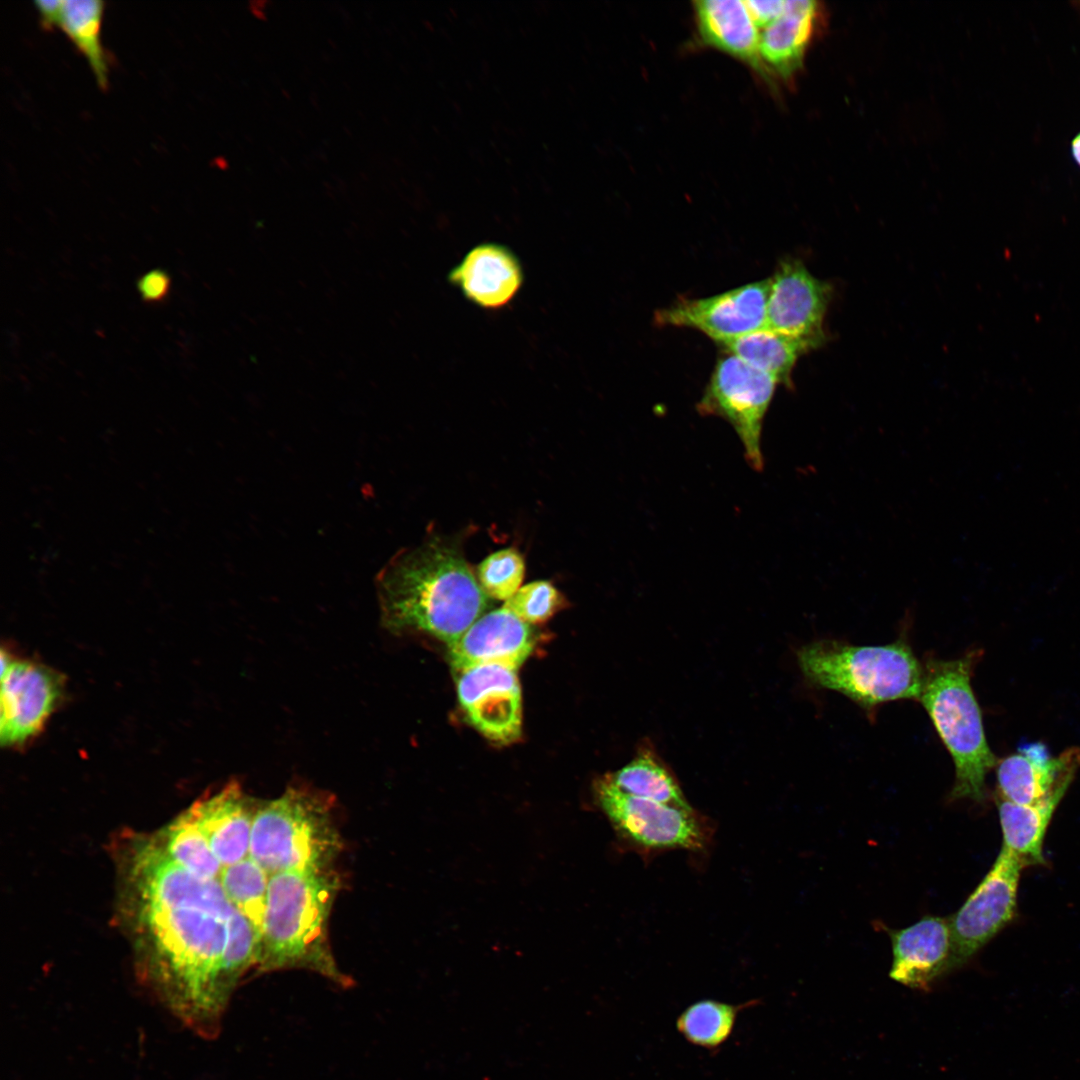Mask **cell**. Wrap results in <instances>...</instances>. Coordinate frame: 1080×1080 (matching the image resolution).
<instances>
[{"instance_id":"83f0119b","label":"cell","mask_w":1080,"mask_h":1080,"mask_svg":"<svg viewBox=\"0 0 1080 1080\" xmlns=\"http://www.w3.org/2000/svg\"><path fill=\"white\" fill-rule=\"evenodd\" d=\"M137 286L144 301L159 302L168 295L170 278L165 271L155 269L142 275Z\"/></svg>"},{"instance_id":"f546056e","label":"cell","mask_w":1080,"mask_h":1080,"mask_svg":"<svg viewBox=\"0 0 1080 1080\" xmlns=\"http://www.w3.org/2000/svg\"><path fill=\"white\" fill-rule=\"evenodd\" d=\"M34 6L40 17V25L45 30L61 24L63 0H37Z\"/></svg>"},{"instance_id":"9a60e30c","label":"cell","mask_w":1080,"mask_h":1080,"mask_svg":"<svg viewBox=\"0 0 1080 1080\" xmlns=\"http://www.w3.org/2000/svg\"><path fill=\"white\" fill-rule=\"evenodd\" d=\"M449 282L472 304L496 311L519 294L524 272L517 255L507 246L483 242L472 247L448 274Z\"/></svg>"},{"instance_id":"7402d4cb","label":"cell","mask_w":1080,"mask_h":1080,"mask_svg":"<svg viewBox=\"0 0 1080 1080\" xmlns=\"http://www.w3.org/2000/svg\"><path fill=\"white\" fill-rule=\"evenodd\" d=\"M749 365L774 377L792 389V372L800 356L818 347L812 342L786 336L766 327L743 335L723 345Z\"/></svg>"},{"instance_id":"2e32d148","label":"cell","mask_w":1080,"mask_h":1080,"mask_svg":"<svg viewBox=\"0 0 1080 1080\" xmlns=\"http://www.w3.org/2000/svg\"><path fill=\"white\" fill-rule=\"evenodd\" d=\"M893 961L889 973L896 982L918 990L951 970L949 920L927 915L911 926L890 930Z\"/></svg>"},{"instance_id":"603a6c76","label":"cell","mask_w":1080,"mask_h":1080,"mask_svg":"<svg viewBox=\"0 0 1080 1080\" xmlns=\"http://www.w3.org/2000/svg\"><path fill=\"white\" fill-rule=\"evenodd\" d=\"M757 1004L758 1000L731 1004L702 999L690 1004L678 1015L675 1027L688 1043L712 1052L731 1037L739 1013Z\"/></svg>"},{"instance_id":"5b68a950","label":"cell","mask_w":1080,"mask_h":1080,"mask_svg":"<svg viewBox=\"0 0 1080 1080\" xmlns=\"http://www.w3.org/2000/svg\"><path fill=\"white\" fill-rule=\"evenodd\" d=\"M333 800L306 787H289L258 805L249 857L269 875L287 870H327L341 849Z\"/></svg>"},{"instance_id":"484cf974","label":"cell","mask_w":1080,"mask_h":1080,"mask_svg":"<svg viewBox=\"0 0 1080 1080\" xmlns=\"http://www.w3.org/2000/svg\"><path fill=\"white\" fill-rule=\"evenodd\" d=\"M474 571L480 587L490 599L507 601L520 589L526 564L519 550L507 547L489 554Z\"/></svg>"},{"instance_id":"277c9868","label":"cell","mask_w":1080,"mask_h":1080,"mask_svg":"<svg viewBox=\"0 0 1080 1080\" xmlns=\"http://www.w3.org/2000/svg\"><path fill=\"white\" fill-rule=\"evenodd\" d=\"M805 679L849 698L866 711L886 702L919 699L924 667L909 644L853 645L818 640L797 651Z\"/></svg>"},{"instance_id":"6da1fadb","label":"cell","mask_w":1080,"mask_h":1080,"mask_svg":"<svg viewBox=\"0 0 1080 1080\" xmlns=\"http://www.w3.org/2000/svg\"><path fill=\"white\" fill-rule=\"evenodd\" d=\"M384 626L453 645L489 607L461 542L431 533L397 553L376 579Z\"/></svg>"},{"instance_id":"7a4b0ae2","label":"cell","mask_w":1080,"mask_h":1080,"mask_svg":"<svg viewBox=\"0 0 1080 1080\" xmlns=\"http://www.w3.org/2000/svg\"><path fill=\"white\" fill-rule=\"evenodd\" d=\"M338 889L333 871L287 870L269 876L257 969H310L337 984L350 979L328 942V919Z\"/></svg>"},{"instance_id":"1f68e13d","label":"cell","mask_w":1080,"mask_h":1080,"mask_svg":"<svg viewBox=\"0 0 1080 1080\" xmlns=\"http://www.w3.org/2000/svg\"><path fill=\"white\" fill-rule=\"evenodd\" d=\"M1078 5L1080 6V2H1078Z\"/></svg>"},{"instance_id":"f1b7e54d","label":"cell","mask_w":1080,"mask_h":1080,"mask_svg":"<svg viewBox=\"0 0 1080 1080\" xmlns=\"http://www.w3.org/2000/svg\"><path fill=\"white\" fill-rule=\"evenodd\" d=\"M744 2L755 25L762 28H766L782 14L786 3L783 0H748Z\"/></svg>"},{"instance_id":"4fadbf2b","label":"cell","mask_w":1080,"mask_h":1080,"mask_svg":"<svg viewBox=\"0 0 1080 1080\" xmlns=\"http://www.w3.org/2000/svg\"><path fill=\"white\" fill-rule=\"evenodd\" d=\"M536 634L532 625L504 606L484 613L449 647L455 671L482 664L517 668L532 653Z\"/></svg>"},{"instance_id":"ba28073f","label":"cell","mask_w":1080,"mask_h":1080,"mask_svg":"<svg viewBox=\"0 0 1080 1080\" xmlns=\"http://www.w3.org/2000/svg\"><path fill=\"white\" fill-rule=\"evenodd\" d=\"M1024 867L1022 860L1002 847L987 874L948 919L951 970L966 964L1015 918Z\"/></svg>"},{"instance_id":"9c48e42d","label":"cell","mask_w":1080,"mask_h":1080,"mask_svg":"<svg viewBox=\"0 0 1080 1080\" xmlns=\"http://www.w3.org/2000/svg\"><path fill=\"white\" fill-rule=\"evenodd\" d=\"M769 278L704 298L680 297L654 314L658 327L700 331L723 345L766 325Z\"/></svg>"},{"instance_id":"4316f807","label":"cell","mask_w":1080,"mask_h":1080,"mask_svg":"<svg viewBox=\"0 0 1080 1080\" xmlns=\"http://www.w3.org/2000/svg\"><path fill=\"white\" fill-rule=\"evenodd\" d=\"M562 593L549 581L530 582L504 603V607L530 625L546 622L566 606Z\"/></svg>"},{"instance_id":"d6986e66","label":"cell","mask_w":1080,"mask_h":1080,"mask_svg":"<svg viewBox=\"0 0 1080 1080\" xmlns=\"http://www.w3.org/2000/svg\"><path fill=\"white\" fill-rule=\"evenodd\" d=\"M817 2L786 1L782 14L764 28L760 35V57L764 64L782 78H790L802 65L816 29Z\"/></svg>"},{"instance_id":"30bf717a","label":"cell","mask_w":1080,"mask_h":1080,"mask_svg":"<svg viewBox=\"0 0 1080 1080\" xmlns=\"http://www.w3.org/2000/svg\"><path fill=\"white\" fill-rule=\"evenodd\" d=\"M456 672L458 700L472 726L499 744L518 740L522 696L517 668L482 664Z\"/></svg>"},{"instance_id":"44dd1931","label":"cell","mask_w":1080,"mask_h":1080,"mask_svg":"<svg viewBox=\"0 0 1080 1080\" xmlns=\"http://www.w3.org/2000/svg\"><path fill=\"white\" fill-rule=\"evenodd\" d=\"M606 776L621 791L662 804L692 808L671 769L649 741L641 743L634 757Z\"/></svg>"},{"instance_id":"3957f363","label":"cell","mask_w":1080,"mask_h":1080,"mask_svg":"<svg viewBox=\"0 0 1080 1080\" xmlns=\"http://www.w3.org/2000/svg\"><path fill=\"white\" fill-rule=\"evenodd\" d=\"M979 656L978 651H971L952 660L931 658L923 666L918 700L953 760L955 781L950 793L953 800L983 802L987 797L986 776L999 761L987 742L981 709L971 685Z\"/></svg>"},{"instance_id":"4dcf8cb0","label":"cell","mask_w":1080,"mask_h":1080,"mask_svg":"<svg viewBox=\"0 0 1080 1080\" xmlns=\"http://www.w3.org/2000/svg\"><path fill=\"white\" fill-rule=\"evenodd\" d=\"M1071 154L1074 161L1080 167V132L1073 138L1071 142Z\"/></svg>"},{"instance_id":"52a82bcc","label":"cell","mask_w":1080,"mask_h":1080,"mask_svg":"<svg viewBox=\"0 0 1080 1080\" xmlns=\"http://www.w3.org/2000/svg\"><path fill=\"white\" fill-rule=\"evenodd\" d=\"M778 384L771 375L725 352L696 405L699 414L722 418L733 427L747 463L758 472L764 466L763 422Z\"/></svg>"},{"instance_id":"cb8c5ba5","label":"cell","mask_w":1080,"mask_h":1080,"mask_svg":"<svg viewBox=\"0 0 1080 1080\" xmlns=\"http://www.w3.org/2000/svg\"><path fill=\"white\" fill-rule=\"evenodd\" d=\"M104 3L101 0H63L60 27L85 56L98 86L108 84V68L100 42Z\"/></svg>"},{"instance_id":"7c38bea8","label":"cell","mask_w":1080,"mask_h":1080,"mask_svg":"<svg viewBox=\"0 0 1080 1080\" xmlns=\"http://www.w3.org/2000/svg\"><path fill=\"white\" fill-rule=\"evenodd\" d=\"M1 720L3 745H18L36 735L55 709L62 680L48 668L1 655Z\"/></svg>"},{"instance_id":"5bb4252c","label":"cell","mask_w":1080,"mask_h":1080,"mask_svg":"<svg viewBox=\"0 0 1080 1080\" xmlns=\"http://www.w3.org/2000/svg\"><path fill=\"white\" fill-rule=\"evenodd\" d=\"M1079 767L1080 747L1067 748L1052 757L1043 743L1023 744L1018 752L999 760L995 767L999 799L1017 804L1036 803L1064 783H1072Z\"/></svg>"},{"instance_id":"d4e9b609","label":"cell","mask_w":1080,"mask_h":1080,"mask_svg":"<svg viewBox=\"0 0 1080 1080\" xmlns=\"http://www.w3.org/2000/svg\"><path fill=\"white\" fill-rule=\"evenodd\" d=\"M269 876L249 856L233 864H222L219 873L229 901L251 922L259 935L266 909Z\"/></svg>"},{"instance_id":"8992f818","label":"cell","mask_w":1080,"mask_h":1080,"mask_svg":"<svg viewBox=\"0 0 1080 1080\" xmlns=\"http://www.w3.org/2000/svg\"><path fill=\"white\" fill-rule=\"evenodd\" d=\"M595 799L621 843L641 856L672 850L700 852L714 833L710 819L680 808L624 793L604 775L594 783Z\"/></svg>"},{"instance_id":"e0dca14e","label":"cell","mask_w":1080,"mask_h":1080,"mask_svg":"<svg viewBox=\"0 0 1080 1080\" xmlns=\"http://www.w3.org/2000/svg\"><path fill=\"white\" fill-rule=\"evenodd\" d=\"M257 808L240 785L231 782L186 809L219 861L229 865L247 857Z\"/></svg>"},{"instance_id":"8fae6325","label":"cell","mask_w":1080,"mask_h":1080,"mask_svg":"<svg viewBox=\"0 0 1080 1080\" xmlns=\"http://www.w3.org/2000/svg\"><path fill=\"white\" fill-rule=\"evenodd\" d=\"M832 287L812 275L798 259H782L769 278L765 327L777 333L824 344V318Z\"/></svg>"},{"instance_id":"ffe728a7","label":"cell","mask_w":1080,"mask_h":1080,"mask_svg":"<svg viewBox=\"0 0 1080 1080\" xmlns=\"http://www.w3.org/2000/svg\"><path fill=\"white\" fill-rule=\"evenodd\" d=\"M1071 782L1033 804H1017L998 799L997 809L1003 836L1002 847L1027 865L1045 863L1043 843L1051 819Z\"/></svg>"},{"instance_id":"ac0fdd59","label":"cell","mask_w":1080,"mask_h":1080,"mask_svg":"<svg viewBox=\"0 0 1080 1080\" xmlns=\"http://www.w3.org/2000/svg\"><path fill=\"white\" fill-rule=\"evenodd\" d=\"M694 9L699 33L706 44L763 73L760 37L744 1L699 0L694 2Z\"/></svg>"}]
</instances>
